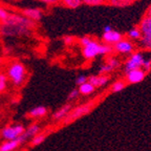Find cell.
<instances>
[{"instance_id":"obj_1","label":"cell","mask_w":151,"mask_h":151,"mask_svg":"<svg viewBox=\"0 0 151 151\" xmlns=\"http://www.w3.org/2000/svg\"><path fill=\"white\" fill-rule=\"evenodd\" d=\"M1 34L7 37H18V36L26 35L29 33V29L33 26V21L28 20L21 15L9 14L7 19L2 22Z\"/></svg>"},{"instance_id":"obj_2","label":"cell","mask_w":151,"mask_h":151,"mask_svg":"<svg viewBox=\"0 0 151 151\" xmlns=\"http://www.w3.org/2000/svg\"><path fill=\"white\" fill-rule=\"evenodd\" d=\"M7 75L15 85H20L25 79V68L21 63L16 62L11 64L7 70Z\"/></svg>"},{"instance_id":"obj_3","label":"cell","mask_w":151,"mask_h":151,"mask_svg":"<svg viewBox=\"0 0 151 151\" xmlns=\"http://www.w3.org/2000/svg\"><path fill=\"white\" fill-rule=\"evenodd\" d=\"M144 58L142 56V54L139 52H135V54H132L130 59L128 61H126L125 63V73H127L128 71H131L133 69H139L141 67H143V64H144Z\"/></svg>"},{"instance_id":"obj_4","label":"cell","mask_w":151,"mask_h":151,"mask_svg":"<svg viewBox=\"0 0 151 151\" xmlns=\"http://www.w3.org/2000/svg\"><path fill=\"white\" fill-rule=\"evenodd\" d=\"M24 133V128L21 125H16V126H11V127H6L2 130V137L7 141H13L16 139L18 137Z\"/></svg>"},{"instance_id":"obj_5","label":"cell","mask_w":151,"mask_h":151,"mask_svg":"<svg viewBox=\"0 0 151 151\" xmlns=\"http://www.w3.org/2000/svg\"><path fill=\"white\" fill-rule=\"evenodd\" d=\"M100 55V44L96 41H90L87 45L83 47V56L86 60H91Z\"/></svg>"},{"instance_id":"obj_6","label":"cell","mask_w":151,"mask_h":151,"mask_svg":"<svg viewBox=\"0 0 151 151\" xmlns=\"http://www.w3.org/2000/svg\"><path fill=\"white\" fill-rule=\"evenodd\" d=\"M90 109H91V104H85V105H82V106L76 108L75 110H73V112L67 114L65 119V123H70L73 121L77 120V119L81 118L84 114L89 112Z\"/></svg>"},{"instance_id":"obj_7","label":"cell","mask_w":151,"mask_h":151,"mask_svg":"<svg viewBox=\"0 0 151 151\" xmlns=\"http://www.w3.org/2000/svg\"><path fill=\"white\" fill-rule=\"evenodd\" d=\"M145 76H146V73L142 68L133 69V70L128 71L126 73V81L129 84H137V83H139L144 80Z\"/></svg>"},{"instance_id":"obj_8","label":"cell","mask_w":151,"mask_h":151,"mask_svg":"<svg viewBox=\"0 0 151 151\" xmlns=\"http://www.w3.org/2000/svg\"><path fill=\"white\" fill-rule=\"evenodd\" d=\"M114 50L120 54H130L133 50V45L128 40H121L114 44Z\"/></svg>"},{"instance_id":"obj_9","label":"cell","mask_w":151,"mask_h":151,"mask_svg":"<svg viewBox=\"0 0 151 151\" xmlns=\"http://www.w3.org/2000/svg\"><path fill=\"white\" fill-rule=\"evenodd\" d=\"M121 40H122V35L119 32L111 31L109 33L103 34V41L105 42V44H116Z\"/></svg>"},{"instance_id":"obj_10","label":"cell","mask_w":151,"mask_h":151,"mask_svg":"<svg viewBox=\"0 0 151 151\" xmlns=\"http://www.w3.org/2000/svg\"><path fill=\"white\" fill-rule=\"evenodd\" d=\"M109 78L107 76H91L87 79V82L93 86L94 88L102 87L108 83Z\"/></svg>"},{"instance_id":"obj_11","label":"cell","mask_w":151,"mask_h":151,"mask_svg":"<svg viewBox=\"0 0 151 151\" xmlns=\"http://www.w3.org/2000/svg\"><path fill=\"white\" fill-rule=\"evenodd\" d=\"M23 16L31 21H38L42 17V11L40 9H23Z\"/></svg>"},{"instance_id":"obj_12","label":"cell","mask_w":151,"mask_h":151,"mask_svg":"<svg viewBox=\"0 0 151 151\" xmlns=\"http://www.w3.org/2000/svg\"><path fill=\"white\" fill-rule=\"evenodd\" d=\"M139 29L143 36H151V17H144Z\"/></svg>"},{"instance_id":"obj_13","label":"cell","mask_w":151,"mask_h":151,"mask_svg":"<svg viewBox=\"0 0 151 151\" xmlns=\"http://www.w3.org/2000/svg\"><path fill=\"white\" fill-rule=\"evenodd\" d=\"M20 142L18 139H13V141H9L3 143L1 146H0V151H13L17 148V147L20 146Z\"/></svg>"},{"instance_id":"obj_14","label":"cell","mask_w":151,"mask_h":151,"mask_svg":"<svg viewBox=\"0 0 151 151\" xmlns=\"http://www.w3.org/2000/svg\"><path fill=\"white\" fill-rule=\"evenodd\" d=\"M70 108H71V105H69V104L63 106L61 109H59V110L57 111V112H55L54 119L55 120H61V119L67 116V114H68L69 111H70Z\"/></svg>"},{"instance_id":"obj_15","label":"cell","mask_w":151,"mask_h":151,"mask_svg":"<svg viewBox=\"0 0 151 151\" xmlns=\"http://www.w3.org/2000/svg\"><path fill=\"white\" fill-rule=\"evenodd\" d=\"M78 90H79V93L83 94V96H88V94H91L94 91V87L90 83L86 82L84 84L80 85Z\"/></svg>"},{"instance_id":"obj_16","label":"cell","mask_w":151,"mask_h":151,"mask_svg":"<svg viewBox=\"0 0 151 151\" xmlns=\"http://www.w3.org/2000/svg\"><path fill=\"white\" fill-rule=\"evenodd\" d=\"M47 112L46 108L44 106H38L36 108H33L29 111V116L32 118H41V116H45Z\"/></svg>"},{"instance_id":"obj_17","label":"cell","mask_w":151,"mask_h":151,"mask_svg":"<svg viewBox=\"0 0 151 151\" xmlns=\"http://www.w3.org/2000/svg\"><path fill=\"white\" fill-rule=\"evenodd\" d=\"M60 2L67 9H77L82 4V0H60Z\"/></svg>"},{"instance_id":"obj_18","label":"cell","mask_w":151,"mask_h":151,"mask_svg":"<svg viewBox=\"0 0 151 151\" xmlns=\"http://www.w3.org/2000/svg\"><path fill=\"white\" fill-rule=\"evenodd\" d=\"M133 1L134 0H109V3L114 7H126Z\"/></svg>"},{"instance_id":"obj_19","label":"cell","mask_w":151,"mask_h":151,"mask_svg":"<svg viewBox=\"0 0 151 151\" xmlns=\"http://www.w3.org/2000/svg\"><path fill=\"white\" fill-rule=\"evenodd\" d=\"M39 130H40V127L38 125H36V124H34V125L29 126L26 131H24V134H25V137L28 139L29 137H35L36 134H38V133H39Z\"/></svg>"},{"instance_id":"obj_20","label":"cell","mask_w":151,"mask_h":151,"mask_svg":"<svg viewBox=\"0 0 151 151\" xmlns=\"http://www.w3.org/2000/svg\"><path fill=\"white\" fill-rule=\"evenodd\" d=\"M125 87H126V83L124 82V81H116V82L113 83L112 86H111V92H113V93L120 92Z\"/></svg>"},{"instance_id":"obj_21","label":"cell","mask_w":151,"mask_h":151,"mask_svg":"<svg viewBox=\"0 0 151 151\" xmlns=\"http://www.w3.org/2000/svg\"><path fill=\"white\" fill-rule=\"evenodd\" d=\"M45 139V135L44 134H36L35 137L32 139V146H38L40 145L41 143H43Z\"/></svg>"},{"instance_id":"obj_22","label":"cell","mask_w":151,"mask_h":151,"mask_svg":"<svg viewBox=\"0 0 151 151\" xmlns=\"http://www.w3.org/2000/svg\"><path fill=\"white\" fill-rule=\"evenodd\" d=\"M128 36H129L131 39H139V38H141L142 34H141V32H139V28L134 27L128 32Z\"/></svg>"},{"instance_id":"obj_23","label":"cell","mask_w":151,"mask_h":151,"mask_svg":"<svg viewBox=\"0 0 151 151\" xmlns=\"http://www.w3.org/2000/svg\"><path fill=\"white\" fill-rule=\"evenodd\" d=\"M112 52V47L108 44H100V55H107Z\"/></svg>"},{"instance_id":"obj_24","label":"cell","mask_w":151,"mask_h":151,"mask_svg":"<svg viewBox=\"0 0 151 151\" xmlns=\"http://www.w3.org/2000/svg\"><path fill=\"white\" fill-rule=\"evenodd\" d=\"M113 70V68L111 67L110 65H108V64H105V65L101 66V68H100L99 70V73L100 75H107V73H111V71Z\"/></svg>"},{"instance_id":"obj_25","label":"cell","mask_w":151,"mask_h":151,"mask_svg":"<svg viewBox=\"0 0 151 151\" xmlns=\"http://www.w3.org/2000/svg\"><path fill=\"white\" fill-rule=\"evenodd\" d=\"M82 3L87 5H101L105 3V0H82Z\"/></svg>"},{"instance_id":"obj_26","label":"cell","mask_w":151,"mask_h":151,"mask_svg":"<svg viewBox=\"0 0 151 151\" xmlns=\"http://www.w3.org/2000/svg\"><path fill=\"white\" fill-rule=\"evenodd\" d=\"M142 43L147 48H151V36H143Z\"/></svg>"},{"instance_id":"obj_27","label":"cell","mask_w":151,"mask_h":151,"mask_svg":"<svg viewBox=\"0 0 151 151\" xmlns=\"http://www.w3.org/2000/svg\"><path fill=\"white\" fill-rule=\"evenodd\" d=\"M107 64L110 65L113 69L120 66V62H119L116 58H108V59H107Z\"/></svg>"},{"instance_id":"obj_28","label":"cell","mask_w":151,"mask_h":151,"mask_svg":"<svg viewBox=\"0 0 151 151\" xmlns=\"http://www.w3.org/2000/svg\"><path fill=\"white\" fill-rule=\"evenodd\" d=\"M9 13L7 12L6 9H3V7H0V20L2 22H4L5 20L7 19V17H9Z\"/></svg>"},{"instance_id":"obj_29","label":"cell","mask_w":151,"mask_h":151,"mask_svg":"<svg viewBox=\"0 0 151 151\" xmlns=\"http://www.w3.org/2000/svg\"><path fill=\"white\" fill-rule=\"evenodd\" d=\"M6 86V77L4 75H0V91H3Z\"/></svg>"},{"instance_id":"obj_30","label":"cell","mask_w":151,"mask_h":151,"mask_svg":"<svg viewBox=\"0 0 151 151\" xmlns=\"http://www.w3.org/2000/svg\"><path fill=\"white\" fill-rule=\"evenodd\" d=\"M87 82V78L85 77V76H79L78 78L76 79V84L77 85H82V84H84V83H86Z\"/></svg>"},{"instance_id":"obj_31","label":"cell","mask_w":151,"mask_h":151,"mask_svg":"<svg viewBox=\"0 0 151 151\" xmlns=\"http://www.w3.org/2000/svg\"><path fill=\"white\" fill-rule=\"evenodd\" d=\"M79 90L78 89H73L70 92H69V94H68V99L69 100H75V99H77L78 98V96H79Z\"/></svg>"},{"instance_id":"obj_32","label":"cell","mask_w":151,"mask_h":151,"mask_svg":"<svg viewBox=\"0 0 151 151\" xmlns=\"http://www.w3.org/2000/svg\"><path fill=\"white\" fill-rule=\"evenodd\" d=\"M91 41V39H90L89 37H87V36H85V37H82L80 39V43H81V45H82L83 47L85 46V45H87L88 43Z\"/></svg>"},{"instance_id":"obj_33","label":"cell","mask_w":151,"mask_h":151,"mask_svg":"<svg viewBox=\"0 0 151 151\" xmlns=\"http://www.w3.org/2000/svg\"><path fill=\"white\" fill-rule=\"evenodd\" d=\"M143 67H144V69H143V70H144L145 73L150 70V69H151V61H150V60H145L144 64H143Z\"/></svg>"},{"instance_id":"obj_34","label":"cell","mask_w":151,"mask_h":151,"mask_svg":"<svg viewBox=\"0 0 151 151\" xmlns=\"http://www.w3.org/2000/svg\"><path fill=\"white\" fill-rule=\"evenodd\" d=\"M41 1L44 2V3H46V4H50V5L57 4L58 2H60V0H41Z\"/></svg>"},{"instance_id":"obj_35","label":"cell","mask_w":151,"mask_h":151,"mask_svg":"<svg viewBox=\"0 0 151 151\" xmlns=\"http://www.w3.org/2000/svg\"><path fill=\"white\" fill-rule=\"evenodd\" d=\"M73 38L71 37H68V36H67V37H64V42L66 43V44H71V43H73Z\"/></svg>"},{"instance_id":"obj_36","label":"cell","mask_w":151,"mask_h":151,"mask_svg":"<svg viewBox=\"0 0 151 151\" xmlns=\"http://www.w3.org/2000/svg\"><path fill=\"white\" fill-rule=\"evenodd\" d=\"M103 31H104V33H109V32L112 31V28H111L110 25H106L105 27L103 28Z\"/></svg>"},{"instance_id":"obj_37","label":"cell","mask_w":151,"mask_h":151,"mask_svg":"<svg viewBox=\"0 0 151 151\" xmlns=\"http://www.w3.org/2000/svg\"><path fill=\"white\" fill-rule=\"evenodd\" d=\"M146 16H147V17H151V4L149 5L148 9H147V12H146Z\"/></svg>"}]
</instances>
